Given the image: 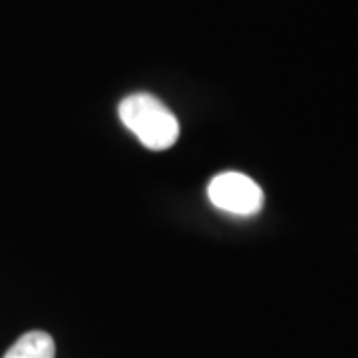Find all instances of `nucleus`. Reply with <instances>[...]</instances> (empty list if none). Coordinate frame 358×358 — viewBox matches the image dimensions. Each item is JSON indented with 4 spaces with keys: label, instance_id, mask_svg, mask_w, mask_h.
Wrapping results in <instances>:
<instances>
[{
    "label": "nucleus",
    "instance_id": "f257e3e1",
    "mask_svg": "<svg viewBox=\"0 0 358 358\" xmlns=\"http://www.w3.org/2000/svg\"><path fill=\"white\" fill-rule=\"evenodd\" d=\"M120 120L148 150H169L179 138L176 114L154 94L138 92L124 98L117 108Z\"/></svg>",
    "mask_w": 358,
    "mask_h": 358
},
{
    "label": "nucleus",
    "instance_id": "f03ea898",
    "mask_svg": "<svg viewBox=\"0 0 358 358\" xmlns=\"http://www.w3.org/2000/svg\"><path fill=\"white\" fill-rule=\"evenodd\" d=\"M207 197L221 211L241 217L257 215L265 201L259 183L241 171L217 173L207 185Z\"/></svg>",
    "mask_w": 358,
    "mask_h": 358
},
{
    "label": "nucleus",
    "instance_id": "7ed1b4c3",
    "mask_svg": "<svg viewBox=\"0 0 358 358\" xmlns=\"http://www.w3.org/2000/svg\"><path fill=\"white\" fill-rule=\"evenodd\" d=\"M56 345L50 334L44 331H30L22 334L2 358H54Z\"/></svg>",
    "mask_w": 358,
    "mask_h": 358
}]
</instances>
